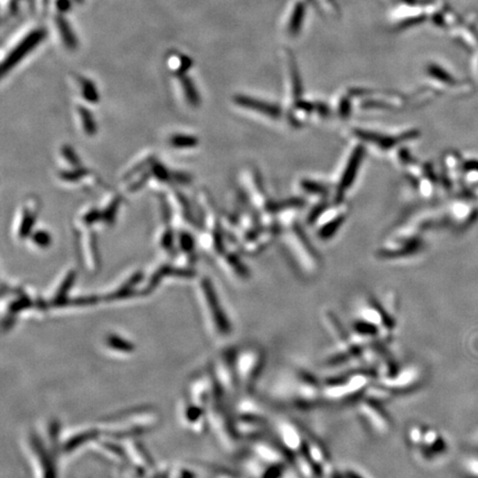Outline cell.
Instances as JSON below:
<instances>
[{
	"label": "cell",
	"mask_w": 478,
	"mask_h": 478,
	"mask_svg": "<svg viewBox=\"0 0 478 478\" xmlns=\"http://www.w3.org/2000/svg\"><path fill=\"white\" fill-rule=\"evenodd\" d=\"M271 393L273 400L300 410L311 409L323 402V384L301 370L282 372L273 382Z\"/></svg>",
	"instance_id": "obj_1"
},
{
	"label": "cell",
	"mask_w": 478,
	"mask_h": 478,
	"mask_svg": "<svg viewBox=\"0 0 478 478\" xmlns=\"http://www.w3.org/2000/svg\"><path fill=\"white\" fill-rule=\"evenodd\" d=\"M372 375L366 372H355L353 375L328 381L323 384V401L330 403H345L364 396L371 386Z\"/></svg>",
	"instance_id": "obj_2"
},
{
	"label": "cell",
	"mask_w": 478,
	"mask_h": 478,
	"mask_svg": "<svg viewBox=\"0 0 478 478\" xmlns=\"http://www.w3.org/2000/svg\"><path fill=\"white\" fill-rule=\"evenodd\" d=\"M266 362V353L258 345H249L234 353L238 386L250 392L262 373Z\"/></svg>",
	"instance_id": "obj_3"
},
{
	"label": "cell",
	"mask_w": 478,
	"mask_h": 478,
	"mask_svg": "<svg viewBox=\"0 0 478 478\" xmlns=\"http://www.w3.org/2000/svg\"><path fill=\"white\" fill-rule=\"evenodd\" d=\"M407 440L414 453L423 459L424 462L431 461L437 454L444 451V441L441 438L438 433L421 424H414L409 427Z\"/></svg>",
	"instance_id": "obj_4"
},
{
	"label": "cell",
	"mask_w": 478,
	"mask_h": 478,
	"mask_svg": "<svg viewBox=\"0 0 478 478\" xmlns=\"http://www.w3.org/2000/svg\"><path fill=\"white\" fill-rule=\"evenodd\" d=\"M44 37V31L42 28L38 26H29L27 29L19 31L16 37L11 38L10 42L7 44H10L8 46V55L3 58V74L16 66L18 61L22 60V58L28 55L33 48H36L38 44L42 42Z\"/></svg>",
	"instance_id": "obj_5"
},
{
	"label": "cell",
	"mask_w": 478,
	"mask_h": 478,
	"mask_svg": "<svg viewBox=\"0 0 478 478\" xmlns=\"http://www.w3.org/2000/svg\"><path fill=\"white\" fill-rule=\"evenodd\" d=\"M358 412L360 418L370 429L379 435H388L391 432L392 421L388 412L384 410L382 402L375 401L364 396L358 403Z\"/></svg>",
	"instance_id": "obj_6"
},
{
	"label": "cell",
	"mask_w": 478,
	"mask_h": 478,
	"mask_svg": "<svg viewBox=\"0 0 478 478\" xmlns=\"http://www.w3.org/2000/svg\"><path fill=\"white\" fill-rule=\"evenodd\" d=\"M276 432L284 451L293 459L296 455L302 453L306 444V436L300 427L293 422L280 420L276 423Z\"/></svg>",
	"instance_id": "obj_7"
},
{
	"label": "cell",
	"mask_w": 478,
	"mask_h": 478,
	"mask_svg": "<svg viewBox=\"0 0 478 478\" xmlns=\"http://www.w3.org/2000/svg\"><path fill=\"white\" fill-rule=\"evenodd\" d=\"M420 370L416 366H410L399 370L391 377H383L381 379L380 384L388 389L390 392L409 391L411 389L416 388L420 382Z\"/></svg>",
	"instance_id": "obj_8"
},
{
	"label": "cell",
	"mask_w": 478,
	"mask_h": 478,
	"mask_svg": "<svg viewBox=\"0 0 478 478\" xmlns=\"http://www.w3.org/2000/svg\"><path fill=\"white\" fill-rule=\"evenodd\" d=\"M204 287H205L206 299H207L210 312H211L212 318H213L212 320L214 321L215 330L219 334H223V336L230 334V331H232V325H230V321L227 319L226 314H224L223 308L219 305L215 291H214V289H212L210 282H205Z\"/></svg>",
	"instance_id": "obj_9"
},
{
	"label": "cell",
	"mask_w": 478,
	"mask_h": 478,
	"mask_svg": "<svg viewBox=\"0 0 478 478\" xmlns=\"http://www.w3.org/2000/svg\"><path fill=\"white\" fill-rule=\"evenodd\" d=\"M360 154L361 152H357L355 155H353L351 161H350L347 171H345V175L342 178L341 183H340V191H347L349 189L350 184L352 182L355 173L358 171L359 164H360Z\"/></svg>",
	"instance_id": "obj_10"
},
{
	"label": "cell",
	"mask_w": 478,
	"mask_h": 478,
	"mask_svg": "<svg viewBox=\"0 0 478 478\" xmlns=\"http://www.w3.org/2000/svg\"><path fill=\"white\" fill-rule=\"evenodd\" d=\"M56 26H57L58 31H59L61 39H62L65 44L70 49L74 48L76 46V38H74V35L72 33L68 24L63 20V17L56 16Z\"/></svg>",
	"instance_id": "obj_11"
},
{
	"label": "cell",
	"mask_w": 478,
	"mask_h": 478,
	"mask_svg": "<svg viewBox=\"0 0 478 478\" xmlns=\"http://www.w3.org/2000/svg\"><path fill=\"white\" fill-rule=\"evenodd\" d=\"M462 169L468 183L478 186V160L466 162Z\"/></svg>",
	"instance_id": "obj_12"
},
{
	"label": "cell",
	"mask_w": 478,
	"mask_h": 478,
	"mask_svg": "<svg viewBox=\"0 0 478 478\" xmlns=\"http://www.w3.org/2000/svg\"><path fill=\"white\" fill-rule=\"evenodd\" d=\"M172 144L180 148L185 146H194L196 145V139L189 137H174L172 139Z\"/></svg>",
	"instance_id": "obj_13"
},
{
	"label": "cell",
	"mask_w": 478,
	"mask_h": 478,
	"mask_svg": "<svg viewBox=\"0 0 478 478\" xmlns=\"http://www.w3.org/2000/svg\"><path fill=\"white\" fill-rule=\"evenodd\" d=\"M83 115V123H85V130L87 132H93L96 129V126L93 124L92 119L90 117V112H87L85 110H81Z\"/></svg>",
	"instance_id": "obj_14"
},
{
	"label": "cell",
	"mask_w": 478,
	"mask_h": 478,
	"mask_svg": "<svg viewBox=\"0 0 478 478\" xmlns=\"http://www.w3.org/2000/svg\"><path fill=\"white\" fill-rule=\"evenodd\" d=\"M36 7L37 12H42L44 11V6H46V0H33Z\"/></svg>",
	"instance_id": "obj_15"
}]
</instances>
